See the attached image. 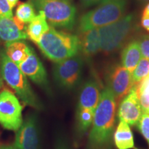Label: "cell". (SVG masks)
Segmentation results:
<instances>
[{"instance_id": "cell-1", "label": "cell", "mask_w": 149, "mask_h": 149, "mask_svg": "<svg viewBox=\"0 0 149 149\" xmlns=\"http://www.w3.org/2000/svg\"><path fill=\"white\" fill-rule=\"evenodd\" d=\"M117 104L113 93L107 87L101 96L95 113L88 136V149H110L114 135Z\"/></svg>"}, {"instance_id": "cell-2", "label": "cell", "mask_w": 149, "mask_h": 149, "mask_svg": "<svg viewBox=\"0 0 149 149\" xmlns=\"http://www.w3.org/2000/svg\"><path fill=\"white\" fill-rule=\"evenodd\" d=\"M37 45L48 59L55 63L77 55L80 50L79 37L52 27L44 33Z\"/></svg>"}, {"instance_id": "cell-3", "label": "cell", "mask_w": 149, "mask_h": 149, "mask_svg": "<svg viewBox=\"0 0 149 149\" xmlns=\"http://www.w3.org/2000/svg\"><path fill=\"white\" fill-rule=\"evenodd\" d=\"M1 72L3 79L24 104L37 110L42 109V104L31 88L27 77L4 51L1 53Z\"/></svg>"}, {"instance_id": "cell-4", "label": "cell", "mask_w": 149, "mask_h": 149, "mask_svg": "<svg viewBox=\"0 0 149 149\" xmlns=\"http://www.w3.org/2000/svg\"><path fill=\"white\" fill-rule=\"evenodd\" d=\"M128 0H104L95 8L83 15L79 22L81 32L105 26L124 16Z\"/></svg>"}, {"instance_id": "cell-5", "label": "cell", "mask_w": 149, "mask_h": 149, "mask_svg": "<svg viewBox=\"0 0 149 149\" xmlns=\"http://www.w3.org/2000/svg\"><path fill=\"white\" fill-rule=\"evenodd\" d=\"M101 96V91L95 80L86 81L80 91L77 109L78 132L84 135L91 127L95 113Z\"/></svg>"}, {"instance_id": "cell-6", "label": "cell", "mask_w": 149, "mask_h": 149, "mask_svg": "<svg viewBox=\"0 0 149 149\" xmlns=\"http://www.w3.org/2000/svg\"><path fill=\"white\" fill-rule=\"evenodd\" d=\"M33 6L45 14L52 26L71 30L76 21L77 10L69 0H31Z\"/></svg>"}, {"instance_id": "cell-7", "label": "cell", "mask_w": 149, "mask_h": 149, "mask_svg": "<svg viewBox=\"0 0 149 149\" xmlns=\"http://www.w3.org/2000/svg\"><path fill=\"white\" fill-rule=\"evenodd\" d=\"M134 23L135 15L130 13L114 23L98 29L101 51L110 53L120 49L131 33Z\"/></svg>"}, {"instance_id": "cell-8", "label": "cell", "mask_w": 149, "mask_h": 149, "mask_svg": "<svg viewBox=\"0 0 149 149\" xmlns=\"http://www.w3.org/2000/svg\"><path fill=\"white\" fill-rule=\"evenodd\" d=\"M23 107L13 93L8 89L0 91V124L3 128L17 131L23 122Z\"/></svg>"}, {"instance_id": "cell-9", "label": "cell", "mask_w": 149, "mask_h": 149, "mask_svg": "<svg viewBox=\"0 0 149 149\" xmlns=\"http://www.w3.org/2000/svg\"><path fill=\"white\" fill-rule=\"evenodd\" d=\"M84 61L79 55L55 63L53 77L61 88L71 90L79 84L82 74Z\"/></svg>"}, {"instance_id": "cell-10", "label": "cell", "mask_w": 149, "mask_h": 149, "mask_svg": "<svg viewBox=\"0 0 149 149\" xmlns=\"http://www.w3.org/2000/svg\"><path fill=\"white\" fill-rule=\"evenodd\" d=\"M107 87L113 93L117 105L127 95L134 86L132 73L122 64L111 66L106 74Z\"/></svg>"}, {"instance_id": "cell-11", "label": "cell", "mask_w": 149, "mask_h": 149, "mask_svg": "<svg viewBox=\"0 0 149 149\" xmlns=\"http://www.w3.org/2000/svg\"><path fill=\"white\" fill-rule=\"evenodd\" d=\"M13 146L16 149H40V132L38 118L31 113L23 120L17 130Z\"/></svg>"}, {"instance_id": "cell-12", "label": "cell", "mask_w": 149, "mask_h": 149, "mask_svg": "<svg viewBox=\"0 0 149 149\" xmlns=\"http://www.w3.org/2000/svg\"><path fill=\"white\" fill-rule=\"evenodd\" d=\"M143 112L137 93V86L134 85L130 93L120 102L119 107V120H122L128 125L134 126L137 124Z\"/></svg>"}, {"instance_id": "cell-13", "label": "cell", "mask_w": 149, "mask_h": 149, "mask_svg": "<svg viewBox=\"0 0 149 149\" xmlns=\"http://www.w3.org/2000/svg\"><path fill=\"white\" fill-rule=\"evenodd\" d=\"M18 66L33 82L41 86H47L48 78L46 69L34 51L31 52L29 57Z\"/></svg>"}, {"instance_id": "cell-14", "label": "cell", "mask_w": 149, "mask_h": 149, "mask_svg": "<svg viewBox=\"0 0 149 149\" xmlns=\"http://www.w3.org/2000/svg\"><path fill=\"white\" fill-rule=\"evenodd\" d=\"M26 37V31L19 29L13 18L0 17V40L8 43L24 40Z\"/></svg>"}, {"instance_id": "cell-15", "label": "cell", "mask_w": 149, "mask_h": 149, "mask_svg": "<svg viewBox=\"0 0 149 149\" xmlns=\"http://www.w3.org/2000/svg\"><path fill=\"white\" fill-rule=\"evenodd\" d=\"M142 58L138 40H133L124 48L121 55L122 65L132 73Z\"/></svg>"}, {"instance_id": "cell-16", "label": "cell", "mask_w": 149, "mask_h": 149, "mask_svg": "<svg viewBox=\"0 0 149 149\" xmlns=\"http://www.w3.org/2000/svg\"><path fill=\"white\" fill-rule=\"evenodd\" d=\"M79 37L80 50L86 56H93L101 51L98 29L81 32Z\"/></svg>"}, {"instance_id": "cell-17", "label": "cell", "mask_w": 149, "mask_h": 149, "mask_svg": "<svg viewBox=\"0 0 149 149\" xmlns=\"http://www.w3.org/2000/svg\"><path fill=\"white\" fill-rule=\"evenodd\" d=\"M50 26L44 13L40 10L39 14L28 25L26 29V36L29 40L37 44L42 37L49 30Z\"/></svg>"}, {"instance_id": "cell-18", "label": "cell", "mask_w": 149, "mask_h": 149, "mask_svg": "<svg viewBox=\"0 0 149 149\" xmlns=\"http://www.w3.org/2000/svg\"><path fill=\"white\" fill-rule=\"evenodd\" d=\"M113 140L117 149L135 148L133 135L127 123L120 120L113 135Z\"/></svg>"}, {"instance_id": "cell-19", "label": "cell", "mask_w": 149, "mask_h": 149, "mask_svg": "<svg viewBox=\"0 0 149 149\" xmlns=\"http://www.w3.org/2000/svg\"><path fill=\"white\" fill-rule=\"evenodd\" d=\"M33 51L32 48L22 40L8 42L6 44V55L17 66L23 62Z\"/></svg>"}, {"instance_id": "cell-20", "label": "cell", "mask_w": 149, "mask_h": 149, "mask_svg": "<svg viewBox=\"0 0 149 149\" xmlns=\"http://www.w3.org/2000/svg\"><path fill=\"white\" fill-rule=\"evenodd\" d=\"M36 16L34 6L31 2H20L15 11V17L24 24H29Z\"/></svg>"}, {"instance_id": "cell-21", "label": "cell", "mask_w": 149, "mask_h": 149, "mask_svg": "<svg viewBox=\"0 0 149 149\" xmlns=\"http://www.w3.org/2000/svg\"><path fill=\"white\" fill-rule=\"evenodd\" d=\"M136 86L141 110L143 113H146L149 109V75Z\"/></svg>"}, {"instance_id": "cell-22", "label": "cell", "mask_w": 149, "mask_h": 149, "mask_svg": "<svg viewBox=\"0 0 149 149\" xmlns=\"http://www.w3.org/2000/svg\"><path fill=\"white\" fill-rule=\"evenodd\" d=\"M149 75V59L141 58L132 72L134 85H137Z\"/></svg>"}, {"instance_id": "cell-23", "label": "cell", "mask_w": 149, "mask_h": 149, "mask_svg": "<svg viewBox=\"0 0 149 149\" xmlns=\"http://www.w3.org/2000/svg\"><path fill=\"white\" fill-rule=\"evenodd\" d=\"M137 128L149 145V115L143 113L137 124Z\"/></svg>"}, {"instance_id": "cell-24", "label": "cell", "mask_w": 149, "mask_h": 149, "mask_svg": "<svg viewBox=\"0 0 149 149\" xmlns=\"http://www.w3.org/2000/svg\"><path fill=\"white\" fill-rule=\"evenodd\" d=\"M139 41L141 57L149 59V35H144Z\"/></svg>"}, {"instance_id": "cell-25", "label": "cell", "mask_w": 149, "mask_h": 149, "mask_svg": "<svg viewBox=\"0 0 149 149\" xmlns=\"http://www.w3.org/2000/svg\"><path fill=\"white\" fill-rule=\"evenodd\" d=\"M0 17L13 18V8L9 4L8 0H0Z\"/></svg>"}, {"instance_id": "cell-26", "label": "cell", "mask_w": 149, "mask_h": 149, "mask_svg": "<svg viewBox=\"0 0 149 149\" xmlns=\"http://www.w3.org/2000/svg\"><path fill=\"white\" fill-rule=\"evenodd\" d=\"M79 1L84 7L88 8V7H91L92 6L100 4V3L103 2L104 0H79Z\"/></svg>"}, {"instance_id": "cell-27", "label": "cell", "mask_w": 149, "mask_h": 149, "mask_svg": "<svg viewBox=\"0 0 149 149\" xmlns=\"http://www.w3.org/2000/svg\"><path fill=\"white\" fill-rule=\"evenodd\" d=\"M141 26L147 32H149V15H141Z\"/></svg>"}, {"instance_id": "cell-28", "label": "cell", "mask_w": 149, "mask_h": 149, "mask_svg": "<svg viewBox=\"0 0 149 149\" xmlns=\"http://www.w3.org/2000/svg\"><path fill=\"white\" fill-rule=\"evenodd\" d=\"M57 149H70V148H68L67 145H66L62 142H60L59 143L58 145H57Z\"/></svg>"}, {"instance_id": "cell-29", "label": "cell", "mask_w": 149, "mask_h": 149, "mask_svg": "<svg viewBox=\"0 0 149 149\" xmlns=\"http://www.w3.org/2000/svg\"><path fill=\"white\" fill-rule=\"evenodd\" d=\"M9 4L10 5V6L12 7V8H13L17 4L19 0H8Z\"/></svg>"}, {"instance_id": "cell-30", "label": "cell", "mask_w": 149, "mask_h": 149, "mask_svg": "<svg viewBox=\"0 0 149 149\" xmlns=\"http://www.w3.org/2000/svg\"><path fill=\"white\" fill-rule=\"evenodd\" d=\"M0 149H16L13 145H3L0 146Z\"/></svg>"}, {"instance_id": "cell-31", "label": "cell", "mask_w": 149, "mask_h": 149, "mask_svg": "<svg viewBox=\"0 0 149 149\" xmlns=\"http://www.w3.org/2000/svg\"><path fill=\"white\" fill-rule=\"evenodd\" d=\"M142 14H144V15H149V2H148V3H147L146 6L144 7V10H143Z\"/></svg>"}, {"instance_id": "cell-32", "label": "cell", "mask_w": 149, "mask_h": 149, "mask_svg": "<svg viewBox=\"0 0 149 149\" xmlns=\"http://www.w3.org/2000/svg\"><path fill=\"white\" fill-rule=\"evenodd\" d=\"M2 79L3 78H2V76H1V59H0V88H1V87L2 86V84H3Z\"/></svg>"}, {"instance_id": "cell-33", "label": "cell", "mask_w": 149, "mask_h": 149, "mask_svg": "<svg viewBox=\"0 0 149 149\" xmlns=\"http://www.w3.org/2000/svg\"><path fill=\"white\" fill-rule=\"evenodd\" d=\"M137 1L141 3H146L149 2V0H137Z\"/></svg>"}, {"instance_id": "cell-34", "label": "cell", "mask_w": 149, "mask_h": 149, "mask_svg": "<svg viewBox=\"0 0 149 149\" xmlns=\"http://www.w3.org/2000/svg\"><path fill=\"white\" fill-rule=\"evenodd\" d=\"M146 113H148V115H149V109H148V111H147V112H146Z\"/></svg>"}]
</instances>
